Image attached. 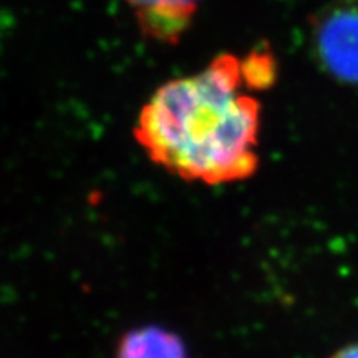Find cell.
Returning <instances> with one entry per match:
<instances>
[{
    "mask_svg": "<svg viewBox=\"0 0 358 358\" xmlns=\"http://www.w3.org/2000/svg\"><path fill=\"white\" fill-rule=\"evenodd\" d=\"M244 85L239 58L221 53L199 73L161 85L140 111L134 140L185 181H244L259 168L261 127V105Z\"/></svg>",
    "mask_w": 358,
    "mask_h": 358,
    "instance_id": "6da1fadb",
    "label": "cell"
},
{
    "mask_svg": "<svg viewBox=\"0 0 358 358\" xmlns=\"http://www.w3.org/2000/svg\"><path fill=\"white\" fill-rule=\"evenodd\" d=\"M312 50L329 77L358 85V0H334L312 22Z\"/></svg>",
    "mask_w": 358,
    "mask_h": 358,
    "instance_id": "7a4b0ae2",
    "label": "cell"
},
{
    "mask_svg": "<svg viewBox=\"0 0 358 358\" xmlns=\"http://www.w3.org/2000/svg\"><path fill=\"white\" fill-rule=\"evenodd\" d=\"M196 12L187 7H146L134 10V17L146 38L174 45L185 37Z\"/></svg>",
    "mask_w": 358,
    "mask_h": 358,
    "instance_id": "3957f363",
    "label": "cell"
},
{
    "mask_svg": "<svg viewBox=\"0 0 358 358\" xmlns=\"http://www.w3.org/2000/svg\"><path fill=\"white\" fill-rule=\"evenodd\" d=\"M116 358H186V348L168 330L145 327L124 335Z\"/></svg>",
    "mask_w": 358,
    "mask_h": 358,
    "instance_id": "277c9868",
    "label": "cell"
},
{
    "mask_svg": "<svg viewBox=\"0 0 358 358\" xmlns=\"http://www.w3.org/2000/svg\"><path fill=\"white\" fill-rule=\"evenodd\" d=\"M241 70L249 90H266L275 80V60L271 52L254 50L241 60Z\"/></svg>",
    "mask_w": 358,
    "mask_h": 358,
    "instance_id": "5b68a950",
    "label": "cell"
},
{
    "mask_svg": "<svg viewBox=\"0 0 358 358\" xmlns=\"http://www.w3.org/2000/svg\"><path fill=\"white\" fill-rule=\"evenodd\" d=\"M133 10L146 7H187L198 10L201 0H124Z\"/></svg>",
    "mask_w": 358,
    "mask_h": 358,
    "instance_id": "8992f818",
    "label": "cell"
},
{
    "mask_svg": "<svg viewBox=\"0 0 358 358\" xmlns=\"http://www.w3.org/2000/svg\"><path fill=\"white\" fill-rule=\"evenodd\" d=\"M330 358H358V342L350 343V345L347 347H342Z\"/></svg>",
    "mask_w": 358,
    "mask_h": 358,
    "instance_id": "52a82bcc",
    "label": "cell"
}]
</instances>
